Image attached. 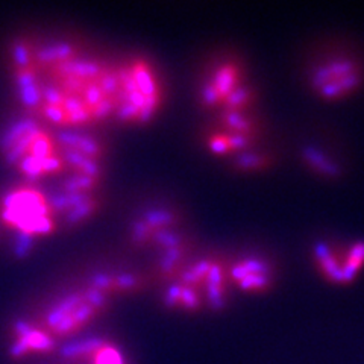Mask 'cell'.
Wrapping results in <instances>:
<instances>
[{
	"mask_svg": "<svg viewBox=\"0 0 364 364\" xmlns=\"http://www.w3.org/2000/svg\"><path fill=\"white\" fill-rule=\"evenodd\" d=\"M2 151L8 161L29 179L60 173L65 168L58 140L33 122H18L4 135Z\"/></svg>",
	"mask_w": 364,
	"mask_h": 364,
	"instance_id": "6da1fadb",
	"label": "cell"
},
{
	"mask_svg": "<svg viewBox=\"0 0 364 364\" xmlns=\"http://www.w3.org/2000/svg\"><path fill=\"white\" fill-rule=\"evenodd\" d=\"M116 75L114 114L124 123H147L161 107V84L152 64L144 58L124 63Z\"/></svg>",
	"mask_w": 364,
	"mask_h": 364,
	"instance_id": "7a4b0ae2",
	"label": "cell"
},
{
	"mask_svg": "<svg viewBox=\"0 0 364 364\" xmlns=\"http://www.w3.org/2000/svg\"><path fill=\"white\" fill-rule=\"evenodd\" d=\"M4 222L23 237L49 235L55 230V210L41 191L21 187L9 191L2 203Z\"/></svg>",
	"mask_w": 364,
	"mask_h": 364,
	"instance_id": "3957f363",
	"label": "cell"
},
{
	"mask_svg": "<svg viewBox=\"0 0 364 364\" xmlns=\"http://www.w3.org/2000/svg\"><path fill=\"white\" fill-rule=\"evenodd\" d=\"M105 305V294L96 289H91L87 293H75L46 314L41 326L50 334V337L58 341V338H65L81 331Z\"/></svg>",
	"mask_w": 364,
	"mask_h": 364,
	"instance_id": "277c9868",
	"label": "cell"
},
{
	"mask_svg": "<svg viewBox=\"0 0 364 364\" xmlns=\"http://www.w3.org/2000/svg\"><path fill=\"white\" fill-rule=\"evenodd\" d=\"M360 84V70L348 60L329 61L313 73V87L326 99H338L349 95Z\"/></svg>",
	"mask_w": 364,
	"mask_h": 364,
	"instance_id": "5b68a950",
	"label": "cell"
},
{
	"mask_svg": "<svg viewBox=\"0 0 364 364\" xmlns=\"http://www.w3.org/2000/svg\"><path fill=\"white\" fill-rule=\"evenodd\" d=\"M243 88V73L237 63H222L202 88V100L205 105L223 108L228 105L237 91Z\"/></svg>",
	"mask_w": 364,
	"mask_h": 364,
	"instance_id": "8992f818",
	"label": "cell"
},
{
	"mask_svg": "<svg viewBox=\"0 0 364 364\" xmlns=\"http://www.w3.org/2000/svg\"><path fill=\"white\" fill-rule=\"evenodd\" d=\"M55 346L56 341L41 325L20 321L13 328V337H11L8 350L13 358H25L36 354H49Z\"/></svg>",
	"mask_w": 364,
	"mask_h": 364,
	"instance_id": "52a82bcc",
	"label": "cell"
},
{
	"mask_svg": "<svg viewBox=\"0 0 364 364\" xmlns=\"http://www.w3.org/2000/svg\"><path fill=\"white\" fill-rule=\"evenodd\" d=\"M64 355L77 364H128L120 348L99 338L68 346Z\"/></svg>",
	"mask_w": 364,
	"mask_h": 364,
	"instance_id": "ba28073f",
	"label": "cell"
},
{
	"mask_svg": "<svg viewBox=\"0 0 364 364\" xmlns=\"http://www.w3.org/2000/svg\"><path fill=\"white\" fill-rule=\"evenodd\" d=\"M230 278L245 291H263L270 284V272L258 259H242L231 267Z\"/></svg>",
	"mask_w": 364,
	"mask_h": 364,
	"instance_id": "9c48e42d",
	"label": "cell"
},
{
	"mask_svg": "<svg viewBox=\"0 0 364 364\" xmlns=\"http://www.w3.org/2000/svg\"><path fill=\"white\" fill-rule=\"evenodd\" d=\"M249 143V136L242 135V134H235L231 131H220V132H214L213 135L208 136V147L210 151L219 155L225 154H231L238 149H243V147Z\"/></svg>",
	"mask_w": 364,
	"mask_h": 364,
	"instance_id": "30bf717a",
	"label": "cell"
}]
</instances>
